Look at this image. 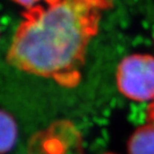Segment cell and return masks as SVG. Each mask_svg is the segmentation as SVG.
<instances>
[{
  "label": "cell",
  "mask_w": 154,
  "mask_h": 154,
  "mask_svg": "<svg viewBox=\"0 0 154 154\" xmlns=\"http://www.w3.org/2000/svg\"><path fill=\"white\" fill-rule=\"evenodd\" d=\"M111 6L110 0H58L27 9L7 52L8 63L62 87H76L89 43Z\"/></svg>",
  "instance_id": "cell-1"
},
{
  "label": "cell",
  "mask_w": 154,
  "mask_h": 154,
  "mask_svg": "<svg viewBox=\"0 0 154 154\" xmlns=\"http://www.w3.org/2000/svg\"><path fill=\"white\" fill-rule=\"evenodd\" d=\"M119 91L136 101L154 100V57L133 54L123 59L117 68Z\"/></svg>",
  "instance_id": "cell-2"
},
{
  "label": "cell",
  "mask_w": 154,
  "mask_h": 154,
  "mask_svg": "<svg viewBox=\"0 0 154 154\" xmlns=\"http://www.w3.org/2000/svg\"><path fill=\"white\" fill-rule=\"evenodd\" d=\"M128 154H154V123L140 126L128 141Z\"/></svg>",
  "instance_id": "cell-3"
},
{
  "label": "cell",
  "mask_w": 154,
  "mask_h": 154,
  "mask_svg": "<svg viewBox=\"0 0 154 154\" xmlns=\"http://www.w3.org/2000/svg\"><path fill=\"white\" fill-rule=\"evenodd\" d=\"M17 138V126L13 117L0 110V154L8 152Z\"/></svg>",
  "instance_id": "cell-4"
},
{
  "label": "cell",
  "mask_w": 154,
  "mask_h": 154,
  "mask_svg": "<svg viewBox=\"0 0 154 154\" xmlns=\"http://www.w3.org/2000/svg\"><path fill=\"white\" fill-rule=\"evenodd\" d=\"M13 1L23 6V7H25L26 9H30L32 7H35V6L41 5L40 4L41 2L44 3V5H50L57 2L58 0H13Z\"/></svg>",
  "instance_id": "cell-5"
},
{
  "label": "cell",
  "mask_w": 154,
  "mask_h": 154,
  "mask_svg": "<svg viewBox=\"0 0 154 154\" xmlns=\"http://www.w3.org/2000/svg\"><path fill=\"white\" fill-rule=\"evenodd\" d=\"M147 116H148L149 121L154 123V100L147 108Z\"/></svg>",
  "instance_id": "cell-6"
},
{
  "label": "cell",
  "mask_w": 154,
  "mask_h": 154,
  "mask_svg": "<svg viewBox=\"0 0 154 154\" xmlns=\"http://www.w3.org/2000/svg\"><path fill=\"white\" fill-rule=\"evenodd\" d=\"M106 154H112V153H106Z\"/></svg>",
  "instance_id": "cell-7"
}]
</instances>
